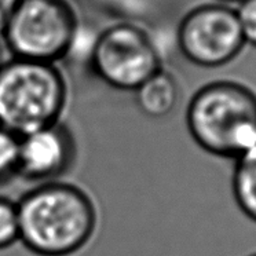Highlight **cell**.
Masks as SVG:
<instances>
[{"mask_svg":"<svg viewBox=\"0 0 256 256\" xmlns=\"http://www.w3.org/2000/svg\"><path fill=\"white\" fill-rule=\"evenodd\" d=\"M20 241L34 255L69 256L88 242L96 228L94 202L69 184L48 182L17 202Z\"/></svg>","mask_w":256,"mask_h":256,"instance_id":"cell-1","label":"cell"},{"mask_svg":"<svg viewBox=\"0 0 256 256\" xmlns=\"http://www.w3.org/2000/svg\"><path fill=\"white\" fill-rule=\"evenodd\" d=\"M186 124L202 150L237 160L256 148V94L230 80L206 84L189 102Z\"/></svg>","mask_w":256,"mask_h":256,"instance_id":"cell-2","label":"cell"},{"mask_svg":"<svg viewBox=\"0 0 256 256\" xmlns=\"http://www.w3.org/2000/svg\"><path fill=\"white\" fill-rule=\"evenodd\" d=\"M66 98L56 64L12 56L0 66V127L18 138L60 122Z\"/></svg>","mask_w":256,"mask_h":256,"instance_id":"cell-3","label":"cell"},{"mask_svg":"<svg viewBox=\"0 0 256 256\" xmlns=\"http://www.w3.org/2000/svg\"><path fill=\"white\" fill-rule=\"evenodd\" d=\"M78 34L68 0H20L2 38L16 58L56 64L70 52Z\"/></svg>","mask_w":256,"mask_h":256,"instance_id":"cell-4","label":"cell"},{"mask_svg":"<svg viewBox=\"0 0 256 256\" xmlns=\"http://www.w3.org/2000/svg\"><path fill=\"white\" fill-rule=\"evenodd\" d=\"M91 66L113 88L135 91L162 69L156 46L132 24H116L98 34L91 50Z\"/></svg>","mask_w":256,"mask_h":256,"instance_id":"cell-5","label":"cell"},{"mask_svg":"<svg viewBox=\"0 0 256 256\" xmlns=\"http://www.w3.org/2000/svg\"><path fill=\"white\" fill-rule=\"evenodd\" d=\"M178 46L184 56L201 68H220L245 47L236 8L208 3L190 10L179 24Z\"/></svg>","mask_w":256,"mask_h":256,"instance_id":"cell-6","label":"cell"},{"mask_svg":"<svg viewBox=\"0 0 256 256\" xmlns=\"http://www.w3.org/2000/svg\"><path fill=\"white\" fill-rule=\"evenodd\" d=\"M76 144L61 122L18 138L17 175L29 182H56L72 166Z\"/></svg>","mask_w":256,"mask_h":256,"instance_id":"cell-7","label":"cell"},{"mask_svg":"<svg viewBox=\"0 0 256 256\" xmlns=\"http://www.w3.org/2000/svg\"><path fill=\"white\" fill-rule=\"evenodd\" d=\"M134 92L140 112L153 118L171 114L180 98L176 78L162 69L144 82Z\"/></svg>","mask_w":256,"mask_h":256,"instance_id":"cell-8","label":"cell"},{"mask_svg":"<svg viewBox=\"0 0 256 256\" xmlns=\"http://www.w3.org/2000/svg\"><path fill=\"white\" fill-rule=\"evenodd\" d=\"M232 189L236 204L256 223V148L236 160Z\"/></svg>","mask_w":256,"mask_h":256,"instance_id":"cell-9","label":"cell"},{"mask_svg":"<svg viewBox=\"0 0 256 256\" xmlns=\"http://www.w3.org/2000/svg\"><path fill=\"white\" fill-rule=\"evenodd\" d=\"M20 241V220L17 202L0 197V250Z\"/></svg>","mask_w":256,"mask_h":256,"instance_id":"cell-10","label":"cell"},{"mask_svg":"<svg viewBox=\"0 0 256 256\" xmlns=\"http://www.w3.org/2000/svg\"><path fill=\"white\" fill-rule=\"evenodd\" d=\"M18 136L0 127V184L17 175Z\"/></svg>","mask_w":256,"mask_h":256,"instance_id":"cell-11","label":"cell"},{"mask_svg":"<svg viewBox=\"0 0 256 256\" xmlns=\"http://www.w3.org/2000/svg\"><path fill=\"white\" fill-rule=\"evenodd\" d=\"M245 44L256 48V0H242L236 8Z\"/></svg>","mask_w":256,"mask_h":256,"instance_id":"cell-12","label":"cell"},{"mask_svg":"<svg viewBox=\"0 0 256 256\" xmlns=\"http://www.w3.org/2000/svg\"><path fill=\"white\" fill-rule=\"evenodd\" d=\"M20 0H0V36L6 29L8 20L17 7Z\"/></svg>","mask_w":256,"mask_h":256,"instance_id":"cell-13","label":"cell"},{"mask_svg":"<svg viewBox=\"0 0 256 256\" xmlns=\"http://www.w3.org/2000/svg\"><path fill=\"white\" fill-rule=\"evenodd\" d=\"M242 0H215V3H220V4H228V6H230V4H238V3H241Z\"/></svg>","mask_w":256,"mask_h":256,"instance_id":"cell-14","label":"cell"},{"mask_svg":"<svg viewBox=\"0 0 256 256\" xmlns=\"http://www.w3.org/2000/svg\"><path fill=\"white\" fill-rule=\"evenodd\" d=\"M4 64V56H3V48H2V44H0V66Z\"/></svg>","mask_w":256,"mask_h":256,"instance_id":"cell-15","label":"cell"},{"mask_svg":"<svg viewBox=\"0 0 256 256\" xmlns=\"http://www.w3.org/2000/svg\"><path fill=\"white\" fill-rule=\"evenodd\" d=\"M250 256H256V254H254V255H250Z\"/></svg>","mask_w":256,"mask_h":256,"instance_id":"cell-16","label":"cell"}]
</instances>
